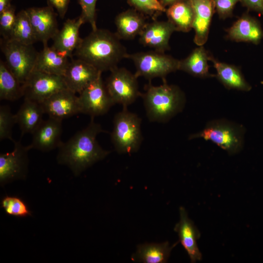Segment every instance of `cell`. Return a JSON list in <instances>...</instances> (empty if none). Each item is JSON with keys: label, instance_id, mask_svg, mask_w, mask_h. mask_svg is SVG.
<instances>
[{"label": "cell", "instance_id": "6da1fadb", "mask_svg": "<svg viewBox=\"0 0 263 263\" xmlns=\"http://www.w3.org/2000/svg\"><path fill=\"white\" fill-rule=\"evenodd\" d=\"M104 132L99 124L91 118L89 125L78 131L58 148L56 157L58 164L68 167L75 176L95 163L105 158L110 151L104 150L96 140V136Z\"/></svg>", "mask_w": 263, "mask_h": 263}, {"label": "cell", "instance_id": "7a4b0ae2", "mask_svg": "<svg viewBox=\"0 0 263 263\" xmlns=\"http://www.w3.org/2000/svg\"><path fill=\"white\" fill-rule=\"evenodd\" d=\"M120 40L115 33L97 28L82 39L75 55L102 72L110 71L128 55Z\"/></svg>", "mask_w": 263, "mask_h": 263}, {"label": "cell", "instance_id": "3957f363", "mask_svg": "<svg viewBox=\"0 0 263 263\" xmlns=\"http://www.w3.org/2000/svg\"><path fill=\"white\" fill-rule=\"evenodd\" d=\"M163 84L155 86L149 83L141 94L147 116L150 121L166 122L183 109L186 98L177 86L168 84L166 79Z\"/></svg>", "mask_w": 263, "mask_h": 263}, {"label": "cell", "instance_id": "277c9868", "mask_svg": "<svg viewBox=\"0 0 263 263\" xmlns=\"http://www.w3.org/2000/svg\"><path fill=\"white\" fill-rule=\"evenodd\" d=\"M141 124L140 117L127 108L115 115L111 137L117 152L131 154L138 150L143 140Z\"/></svg>", "mask_w": 263, "mask_h": 263}, {"label": "cell", "instance_id": "5b68a950", "mask_svg": "<svg viewBox=\"0 0 263 263\" xmlns=\"http://www.w3.org/2000/svg\"><path fill=\"white\" fill-rule=\"evenodd\" d=\"M244 132L241 125L225 119H218L209 121L202 131L190 135L188 139L202 138L211 141L232 155L241 150Z\"/></svg>", "mask_w": 263, "mask_h": 263}, {"label": "cell", "instance_id": "8992f818", "mask_svg": "<svg viewBox=\"0 0 263 263\" xmlns=\"http://www.w3.org/2000/svg\"><path fill=\"white\" fill-rule=\"evenodd\" d=\"M0 49L9 69L21 84H24L34 70L38 52L32 44L2 38Z\"/></svg>", "mask_w": 263, "mask_h": 263}, {"label": "cell", "instance_id": "52a82bcc", "mask_svg": "<svg viewBox=\"0 0 263 263\" xmlns=\"http://www.w3.org/2000/svg\"><path fill=\"white\" fill-rule=\"evenodd\" d=\"M135 67L134 75L150 81L156 77L162 79L169 74L178 70L179 60L165 53L155 50L128 54Z\"/></svg>", "mask_w": 263, "mask_h": 263}, {"label": "cell", "instance_id": "ba28073f", "mask_svg": "<svg viewBox=\"0 0 263 263\" xmlns=\"http://www.w3.org/2000/svg\"><path fill=\"white\" fill-rule=\"evenodd\" d=\"M105 85L114 104H119L123 108L133 103L141 96L137 77L125 68L116 67L110 71Z\"/></svg>", "mask_w": 263, "mask_h": 263}, {"label": "cell", "instance_id": "9c48e42d", "mask_svg": "<svg viewBox=\"0 0 263 263\" xmlns=\"http://www.w3.org/2000/svg\"><path fill=\"white\" fill-rule=\"evenodd\" d=\"M24 99L41 104L58 92L68 89L63 76L33 70L23 84Z\"/></svg>", "mask_w": 263, "mask_h": 263}, {"label": "cell", "instance_id": "30bf717a", "mask_svg": "<svg viewBox=\"0 0 263 263\" xmlns=\"http://www.w3.org/2000/svg\"><path fill=\"white\" fill-rule=\"evenodd\" d=\"M81 113L91 118L107 113L114 105L103 82L101 75L79 94Z\"/></svg>", "mask_w": 263, "mask_h": 263}, {"label": "cell", "instance_id": "8fae6325", "mask_svg": "<svg viewBox=\"0 0 263 263\" xmlns=\"http://www.w3.org/2000/svg\"><path fill=\"white\" fill-rule=\"evenodd\" d=\"M14 148L9 152L0 154V184L3 186L16 180L25 179L28 172V152L30 150L20 141L13 142Z\"/></svg>", "mask_w": 263, "mask_h": 263}, {"label": "cell", "instance_id": "7c38bea8", "mask_svg": "<svg viewBox=\"0 0 263 263\" xmlns=\"http://www.w3.org/2000/svg\"><path fill=\"white\" fill-rule=\"evenodd\" d=\"M68 89L52 95L41 104L49 117L60 120L81 113L78 96Z\"/></svg>", "mask_w": 263, "mask_h": 263}, {"label": "cell", "instance_id": "4fadbf2b", "mask_svg": "<svg viewBox=\"0 0 263 263\" xmlns=\"http://www.w3.org/2000/svg\"><path fill=\"white\" fill-rule=\"evenodd\" d=\"M30 17L38 41L48 44L59 31L57 21V13L48 4L41 7H30L26 9Z\"/></svg>", "mask_w": 263, "mask_h": 263}, {"label": "cell", "instance_id": "5bb4252c", "mask_svg": "<svg viewBox=\"0 0 263 263\" xmlns=\"http://www.w3.org/2000/svg\"><path fill=\"white\" fill-rule=\"evenodd\" d=\"M102 73L90 63L77 58L69 62L63 76L67 88L80 94Z\"/></svg>", "mask_w": 263, "mask_h": 263}, {"label": "cell", "instance_id": "9a60e30c", "mask_svg": "<svg viewBox=\"0 0 263 263\" xmlns=\"http://www.w3.org/2000/svg\"><path fill=\"white\" fill-rule=\"evenodd\" d=\"M176 28L169 20L148 22L139 35L140 43L155 51L165 53L170 49L169 41Z\"/></svg>", "mask_w": 263, "mask_h": 263}, {"label": "cell", "instance_id": "2e32d148", "mask_svg": "<svg viewBox=\"0 0 263 263\" xmlns=\"http://www.w3.org/2000/svg\"><path fill=\"white\" fill-rule=\"evenodd\" d=\"M62 121L49 117L43 120L32 133V141L28 146L30 149H35L41 151H49L59 148L62 142Z\"/></svg>", "mask_w": 263, "mask_h": 263}, {"label": "cell", "instance_id": "e0dca14e", "mask_svg": "<svg viewBox=\"0 0 263 263\" xmlns=\"http://www.w3.org/2000/svg\"><path fill=\"white\" fill-rule=\"evenodd\" d=\"M180 220L174 226L179 241L186 251L191 263L202 260V255L197 244L201 233L194 222L189 219L186 209L179 208Z\"/></svg>", "mask_w": 263, "mask_h": 263}, {"label": "cell", "instance_id": "ac0fdd59", "mask_svg": "<svg viewBox=\"0 0 263 263\" xmlns=\"http://www.w3.org/2000/svg\"><path fill=\"white\" fill-rule=\"evenodd\" d=\"M85 23L81 15L74 19H67L52 39L53 43L51 47L63 55L72 57L74 51L82 40L79 37V29Z\"/></svg>", "mask_w": 263, "mask_h": 263}, {"label": "cell", "instance_id": "d6986e66", "mask_svg": "<svg viewBox=\"0 0 263 263\" xmlns=\"http://www.w3.org/2000/svg\"><path fill=\"white\" fill-rule=\"evenodd\" d=\"M193 12L192 29L195 32L194 42L198 46L207 40L209 28L215 11L214 0H190Z\"/></svg>", "mask_w": 263, "mask_h": 263}, {"label": "cell", "instance_id": "ffe728a7", "mask_svg": "<svg viewBox=\"0 0 263 263\" xmlns=\"http://www.w3.org/2000/svg\"><path fill=\"white\" fill-rule=\"evenodd\" d=\"M226 32L227 37L236 42L257 45L263 38V30L260 22L247 13L244 14Z\"/></svg>", "mask_w": 263, "mask_h": 263}, {"label": "cell", "instance_id": "44dd1931", "mask_svg": "<svg viewBox=\"0 0 263 263\" xmlns=\"http://www.w3.org/2000/svg\"><path fill=\"white\" fill-rule=\"evenodd\" d=\"M115 33L120 39L131 40L139 36L147 23L141 13L129 9L117 15L115 18Z\"/></svg>", "mask_w": 263, "mask_h": 263}, {"label": "cell", "instance_id": "7402d4cb", "mask_svg": "<svg viewBox=\"0 0 263 263\" xmlns=\"http://www.w3.org/2000/svg\"><path fill=\"white\" fill-rule=\"evenodd\" d=\"M68 58L48 44H44L38 53L34 70L63 76L70 62Z\"/></svg>", "mask_w": 263, "mask_h": 263}, {"label": "cell", "instance_id": "603a6c76", "mask_svg": "<svg viewBox=\"0 0 263 263\" xmlns=\"http://www.w3.org/2000/svg\"><path fill=\"white\" fill-rule=\"evenodd\" d=\"M44 113V111L40 103L24 99L15 114L17 124H19L21 130V136L25 133H32L43 120L42 116Z\"/></svg>", "mask_w": 263, "mask_h": 263}, {"label": "cell", "instance_id": "cb8c5ba5", "mask_svg": "<svg viewBox=\"0 0 263 263\" xmlns=\"http://www.w3.org/2000/svg\"><path fill=\"white\" fill-rule=\"evenodd\" d=\"M212 57L203 45L199 46L186 58L179 60L178 70L183 71L197 77L213 76V75L209 72L208 65V61H211Z\"/></svg>", "mask_w": 263, "mask_h": 263}, {"label": "cell", "instance_id": "d4e9b609", "mask_svg": "<svg viewBox=\"0 0 263 263\" xmlns=\"http://www.w3.org/2000/svg\"><path fill=\"white\" fill-rule=\"evenodd\" d=\"M219 81L227 89L248 92L251 86L245 79L240 69L231 64L221 62L212 58Z\"/></svg>", "mask_w": 263, "mask_h": 263}, {"label": "cell", "instance_id": "484cf974", "mask_svg": "<svg viewBox=\"0 0 263 263\" xmlns=\"http://www.w3.org/2000/svg\"><path fill=\"white\" fill-rule=\"evenodd\" d=\"M178 242L170 245L168 242L162 243H145L137 246L132 260L144 263H164L168 261L171 251Z\"/></svg>", "mask_w": 263, "mask_h": 263}, {"label": "cell", "instance_id": "4316f807", "mask_svg": "<svg viewBox=\"0 0 263 263\" xmlns=\"http://www.w3.org/2000/svg\"><path fill=\"white\" fill-rule=\"evenodd\" d=\"M168 20L171 22L176 31L188 32L192 29L194 19L193 9L190 0H181L166 9Z\"/></svg>", "mask_w": 263, "mask_h": 263}, {"label": "cell", "instance_id": "83f0119b", "mask_svg": "<svg viewBox=\"0 0 263 263\" xmlns=\"http://www.w3.org/2000/svg\"><path fill=\"white\" fill-rule=\"evenodd\" d=\"M21 84L8 68L5 62L0 61V99L15 101L23 96Z\"/></svg>", "mask_w": 263, "mask_h": 263}, {"label": "cell", "instance_id": "f1b7e54d", "mask_svg": "<svg viewBox=\"0 0 263 263\" xmlns=\"http://www.w3.org/2000/svg\"><path fill=\"white\" fill-rule=\"evenodd\" d=\"M9 39L28 45H33L38 41L26 9H22L17 14L15 23Z\"/></svg>", "mask_w": 263, "mask_h": 263}, {"label": "cell", "instance_id": "f546056e", "mask_svg": "<svg viewBox=\"0 0 263 263\" xmlns=\"http://www.w3.org/2000/svg\"><path fill=\"white\" fill-rule=\"evenodd\" d=\"M1 206L6 213L10 216L25 217L31 215L26 203L17 196H5L1 199Z\"/></svg>", "mask_w": 263, "mask_h": 263}, {"label": "cell", "instance_id": "4dcf8cb0", "mask_svg": "<svg viewBox=\"0 0 263 263\" xmlns=\"http://www.w3.org/2000/svg\"><path fill=\"white\" fill-rule=\"evenodd\" d=\"M17 123L15 114L11 111L8 105L0 106V140L9 139L13 142L14 140L12 138V128Z\"/></svg>", "mask_w": 263, "mask_h": 263}, {"label": "cell", "instance_id": "1f68e13d", "mask_svg": "<svg viewBox=\"0 0 263 263\" xmlns=\"http://www.w3.org/2000/svg\"><path fill=\"white\" fill-rule=\"evenodd\" d=\"M131 5L142 14L155 16L158 13L165 12L166 8L159 0H128Z\"/></svg>", "mask_w": 263, "mask_h": 263}, {"label": "cell", "instance_id": "d6a6232c", "mask_svg": "<svg viewBox=\"0 0 263 263\" xmlns=\"http://www.w3.org/2000/svg\"><path fill=\"white\" fill-rule=\"evenodd\" d=\"M15 10V6L11 5L0 13V33L3 39L10 38L16 19Z\"/></svg>", "mask_w": 263, "mask_h": 263}, {"label": "cell", "instance_id": "836d02e7", "mask_svg": "<svg viewBox=\"0 0 263 263\" xmlns=\"http://www.w3.org/2000/svg\"><path fill=\"white\" fill-rule=\"evenodd\" d=\"M97 0H78L81 8V16L85 22L90 24L92 30L97 28L96 23V4Z\"/></svg>", "mask_w": 263, "mask_h": 263}, {"label": "cell", "instance_id": "e575fe53", "mask_svg": "<svg viewBox=\"0 0 263 263\" xmlns=\"http://www.w3.org/2000/svg\"><path fill=\"white\" fill-rule=\"evenodd\" d=\"M240 0H214L215 11L220 19L230 17L236 4Z\"/></svg>", "mask_w": 263, "mask_h": 263}, {"label": "cell", "instance_id": "d590c367", "mask_svg": "<svg viewBox=\"0 0 263 263\" xmlns=\"http://www.w3.org/2000/svg\"><path fill=\"white\" fill-rule=\"evenodd\" d=\"M70 0H48V4L55 9L58 15L63 19L68 10Z\"/></svg>", "mask_w": 263, "mask_h": 263}, {"label": "cell", "instance_id": "8d00e7d4", "mask_svg": "<svg viewBox=\"0 0 263 263\" xmlns=\"http://www.w3.org/2000/svg\"><path fill=\"white\" fill-rule=\"evenodd\" d=\"M240 1L248 9L263 14V0H240Z\"/></svg>", "mask_w": 263, "mask_h": 263}, {"label": "cell", "instance_id": "74e56055", "mask_svg": "<svg viewBox=\"0 0 263 263\" xmlns=\"http://www.w3.org/2000/svg\"><path fill=\"white\" fill-rule=\"evenodd\" d=\"M12 0H0V13L9 7Z\"/></svg>", "mask_w": 263, "mask_h": 263}, {"label": "cell", "instance_id": "f35d334b", "mask_svg": "<svg viewBox=\"0 0 263 263\" xmlns=\"http://www.w3.org/2000/svg\"><path fill=\"white\" fill-rule=\"evenodd\" d=\"M181 0H159L162 5L166 8V6H169L171 4Z\"/></svg>", "mask_w": 263, "mask_h": 263}, {"label": "cell", "instance_id": "ab89813d", "mask_svg": "<svg viewBox=\"0 0 263 263\" xmlns=\"http://www.w3.org/2000/svg\"></svg>", "mask_w": 263, "mask_h": 263}]
</instances>
